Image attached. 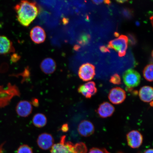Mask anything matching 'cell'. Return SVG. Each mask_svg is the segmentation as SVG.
Segmentation results:
<instances>
[{
  "label": "cell",
  "instance_id": "cell-7",
  "mask_svg": "<svg viewBox=\"0 0 153 153\" xmlns=\"http://www.w3.org/2000/svg\"><path fill=\"white\" fill-rule=\"evenodd\" d=\"M128 146L133 149L138 148L142 144L143 137L142 134L137 130H133L126 135Z\"/></svg>",
  "mask_w": 153,
  "mask_h": 153
},
{
  "label": "cell",
  "instance_id": "cell-3",
  "mask_svg": "<svg viewBox=\"0 0 153 153\" xmlns=\"http://www.w3.org/2000/svg\"><path fill=\"white\" fill-rule=\"evenodd\" d=\"M128 38L127 36L120 35L118 38L111 41L108 46V48L113 49L118 53L120 57L125 56L128 48Z\"/></svg>",
  "mask_w": 153,
  "mask_h": 153
},
{
  "label": "cell",
  "instance_id": "cell-20",
  "mask_svg": "<svg viewBox=\"0 0 153 153\" xmlns=\"http://www.w3.org/2000/svg\"><path fill=\"white\" fill-rule=\"evenodd\" d=\"M110 82L114 85H119L121 84V78L118 74H114L111 76Z\"/></svg>",
  "mask_w": 153,
  "mask_h": 153
},
{
  "label": "cell",
  "instance_id": "cell-6",
  "mask_svg": "<svg viewBox=\"0 0 153 153\" xmlns=\"http://www.w3.org/2000/svg\"><path fill=\"white\" fill-rule=\"evenodd\" d=\"M108 98L113 104H121L126 98V92L123 89L120 87L112 88L109 93Z\"/></svg>",
  "mask_w": 153,
  "mask_h": 153
},
{
  "label": "cell",
  "instance_id": "cell-22",
  "mask_svg": "<svg viewBox=\"0 0 153 153\" xmlns=\"http://www.w3.org/2000/svg\"><path fill=\"white\" fill-rule=\"evenodd\" d=\"M90 39V36L88 34H85L83 35L79 40V43L82 45H85L88 42Z\"/></svg>",
  "mask_w": 153,
  "mask_h": 153
},
{
  "label": "cell",
  "instance_id": "cell-11",
  "mask_svg": "<svg viewBox=\"0 0 153 153\" xmlns=\"http://www.w3.org/2000/svg\"><path fill=\"white\" fill-rule=\"evenodd\" d=\"M30 37L34 43L40 44L45 42L46 34L44 29L38 26L34 27L30 32Z\"/></svg>",
  "mask_w": 153,
  "mask_h": 153
},
{
  "label": "cell",
  "instance_id": "cell-9",
  "mask_svg": "<svg viewBox=\"0 0 153 153\" xmlns=\"http://www.w3.org/2000/svg\"><path fill=\"white\" fill-rule=\"evenodd\" d=\"M54 139L50 134L42 133L38 136L37 143L40 148L47 150L52 148L54 145Z\"/></svg>",
  "mask_w": 153,
  "mask_h": 153
},
{
  "label": "cell",
  "instance_id": "cell-31",
  "mask_svg": "<svg viewBox=\"0 0 153 153\" xmlns=\"http://www.w3.org/2000/svg\"><path fill=\"white\" fill-rule=\"evenodd\" d=\"M117 1L118 2V3H123L126 2L127 1Z\"/></svg>",
  "mask_w": 153,
  "mask_h": 153
},
{
  "label": "cell",
  "instance_id": "cell-14",
  "mask_svg": "<svg viewBox=\"0 0 153 153\" xmlns=\"http://www.w3.org/2000/svg\"><path fill=\"white\" fill-rule=\"evenodd\" d=\"M40 68L44 74H51L53 73L56 70V63L53 59L47 57L42 61Z\"/></svg>",
  "mask_w": 153,
  "mask_h": 153
},
{
  "label": "cell",
  "instance_id": "cell-17",
  "mask_svg": "<svg viewBox=\"0 0 153 153\" xmlns=\"http://www.w3.org/2000/svg\"><path fill=\"white\" fill-rule=\"evenodd\" d=\"M32 123L36 127L38 128H43L46 125L47 119L45 114L42 113H37L34 115L32 120Z\"/></svg>",
  "mask_w": 153,
  "mask_h": 153
},
{
  "label": "cell",
  "instance_id": "cell-28",
  "mask_svg": "<svg viewBox=\"0 0 153 153\" xmlns=\"http://www.w3.org/2000/svg\"><path fill=\"white\" fill-rule=\"evenodd\" d=\"M143 153H153V150L152 149H148V150L145 151Z\"/></svg>",
  "mask_w": 153,
  "mask_h": 153
},
{
  "label": "cell",
  "instance_id": "cell-32",
  "mask_svg": "<svg viewBox=\"0 0 153 153\" xmlns=\"http://www.w3.org/2000/svg\"><path fill=\"white\" fill-rule=\"evenodd\" d=\"M114 35L116 37H118L119 36V34L117 32H115V33H114Z\"/></svg>",
  "mask_w": 153,
  "mask_h": 153
},
{
  "label": "cell",
  "instance_id": "cell-5",
  "mask_svg": "<svg viewBox=\"0 0 153 153\" xmlns=\"http://www.w3.org/2000/svg\"><path fill=\"white\" fill-rule=\"evenodd\" d=\"M78 75L80 79L83 81H90L95 75V67L89 63L82 65L78 70Z\"/></svg>",
  "mask_w": 153,
  "mask_h": 153
},
{
  "label": "cell",
  "instance_id": "cell-8",
  "mask_svg": "<svg viewBox=\"0 0 153 153\" xmlns=\"http://www.w3.org/2000/svg\"><path fill=\"white\" fill-rule=\"evenodd\" d=\"M78 91L87 99H91L97 93V89L94 82L89 81L79 86Z\"/></svg>",
  "mask_w": 153,
  "mask_h": 153
},
{
  "label": "cell",
  "instance_id": "cell-15",
  "mask_svg": "<svg viewBox=\"0 0 153 153\" xmlns=\"http://www.w3.org/2000/svg\"><path fill=\"white\" fill-rule=\"evenodd\" d=\"M14 51V48L10 40L5 36L0 35V55L8 54Z\"/></svg>",
  "mask_w": 153,
  "mask_h": 153
},
{
  "label": "cell",
  "instance_id": "cell-24",
  "mask_svg": "<svg viewBox=\"0 0 153 153\" xmlns=\"http://www.w3.org/2000/svg\"><path fill=\"white\" fill-rule=\"evenodd\" d=\"M61 130L63 132L65 133L68 132L69 130L68 124L67 123L63 124L61 127Z\"/></svg>",
  "mask_w": 153,
  "mask_h": 153
},
{
  "label": "cell",
  "instance_id": "cell-2",
  "mask_svg": "<svg viewBox=\"0 0 153 153\" xmlns=\"http://www.w3.org/2000/svg\"><path fill=\"white\" fill-rule=\"evenodd\" d=\"M66 136H62L60 143L53 145L51 153H87V148L85 143L80 142L74 144L66 141Z\"/></svg>",
  "mask_w": 153,
  "mask_h": 153
},
{
  "label": "cell",
  "instance_id": "cell-33",
  "mask_svg": "<svg viewBox=\"0 0 153 153\" xmlns=\"http://www.w3.org/2000/svg\"><path fill=\"white\" fill-rule=\"evenodd\" d=\"M150 105L151 106H152L153 105V102L152 101V102H150Z\"/></svg>",
  "mask_w": 153,
  "mask_h": 153
},
{
  "label": "cell",
  "instance_id": "cell-23",
  "mask_svg": "<svg viewBox=\"0 0 153 153\" xmlns=\"http://www.w3.org/2000/svg\"><path fill=\"white\" fill-rule=\"evenodd\" d=\"M129 39L130 44L131 45H134L136 43V39L133 35L130 34L129 36Z\"/></svg>",
  "mask_w": 153,
  "mask_h": 153
},
{
  "label": "cell",
  "instance_id": "cell-10",
  "mask_svg": "<svg viewBox=\"0 0 153 153\" xmlns=\"http://www.w3.org/2000/svg\"><path fill=\"white\" fill-rule=\"evenodd\" d=\"M77 130L82 137H87L93 135L95 132V127L91 122L87 120H82L78 126Z\"/></svg>",
  "mask_w": 153,
  "mask_h": 153
},
{
  "label": "cell",
  "instance_id": "cell-29",
  "mask_svg": "<svg viewBox=\"0 0 153 153\" xmlns=\"http://www.w3.org/2000/svg\"><path fill=\"white\" fill-rule=\"evenodd\" d=\"M79 48L80 47L79 45H76L75 46V47H74V49L76 51H77L79 49Z\"/></svg>",
  "mask_w": 153,
  "mask_h": 153
},
{
  "label": "cell",
  "instance_id": "cell-4",
  "mask_svg": "<svg viewBox=\"0 0 153 153\" xmlns=\"http://www.w3.org/2000/svg\"><path fill=\"white\" fill-rule=\"evenodd\" d=\"M123 81L126 87L129 89L137 87L140 84L141 77L136 71L129 69L124 73Z\"/></svg>",
  "mask_w": 153,
  "mask_h": 153
},
{
  "label": "cell",
  "instance_id": "cell-1",
  "mask_svg": "<svg viewBox=\"0 0 153 153\" xmlns=\"http://www.w3.org/2000/svg\"><path fill=\"white\" fill-rule=\"evenodd\" d=\"M16 18L21 25L28 27L37 18L39 10L36 3L33 2L23 1L14 7Z\"/></svg>",
  "mask_w": 153,
  "mask_h": 153
},
{
  "label": "cell",
  "instance_id": "cell-21",
  "mask_svg": "<svg viewBox=\"0 0 153 153\" xmlns=\"http://www.w3.org/2000/svg\"><path fill=\"white\" fill-rule=\"evenodd\" d=\"M88 153H110L105 148H93L90 150Z\"/></svg>",
  "mask_w": 153,
  "mask_h": 153
},
{
  "label": "cell",
  "instance_id": "cell-26",
  "mask_svg": "<svg viewBox=\"0 0 153 153\" xmlns=\"http://www.w3.org/2000/svg\"><path fill=\"white\" fill-rule=\"evenodd\" d=\"M31 103L32 105H33L35 107H37L39 106V101L37 99L33 98L32 99Z\"/></svg>",
  "mask_w": 153,
  "mask_h": 153
},
{
  "label": "cell",
  "instance_id": "cell-27",
  "mask_svg": "<svg viewBox=\"0 0 153 153\" xmlns=\"http://www.w3.org/2000/svg\"><path fill=\"white\" fill-rule=\"evenodd\" d=\"M93 3L95 4H99L102 3L104 1H93Z\"/></svg>",
  "mask_w": 153,
  "mask_h": 153
},
{
  "label": "cell",
  "instance_id": "cell-13",
  "mask_svg": "<svg viewBox=\"0 0 153 153\" xmlns=\"http://www.w3.org/2000/svg\"><path fill=\"white\" fill-rule=\"evenodd\" d=\"M115 110L114 107L111 103L104 102L99 105L97 112L100 117L105 118L111 116L114 114Z\"/></svg>",
  "mask_w": 153,
  "mask_h": 153
},
{
  "label": "cell",
  "instance_id": "cell-12",
  "mask_svg": "<svg viewBox=\"0 0 153 153\" xmlns=\"http://www.w3.org/2000/svg\"><path fill=\"white\" fill-rule=\"evenodd\" d=\"M33 107L31 102L27 100H22L18 103L16 108L17 114L22 117H26L32 113Z\"/></svg>",
  "mask_w": 153,
  "mask_h": 153
},
{
  "label": "cell",
  "instance_id": "cell-25",
  "mask_svg": "<svg viewBox=\"0 0 153 153\" xmlns=\"http://www.w3.org/2000/svg\"><path fill=\"white\" fill-rule=\"evenodd\" d=\"M100 51L102 53H110V51L108 47L105 46H102L100 48Z\"/></svg>",
  "mask_w": 153,
  "mask_h": 153
},
{
  "label": "cell",
  "instance_id": "cell-30",
  "mask_svg": "<svg viewBox=\"0 0 153 153\" xmlns=\"http://www.w3.org/2000/svg\"><path fill=\"white\" fill-rule=\"evenodd\" d=\"M104 2L105 3L107 4H110L111 3V1H104Z\"/></svg>",
  "mask_w": 153,
  "mask_h": 153
},
{
  "label": "cell",
  "instance_id": "cell-18",
  "mask_svg": "<svg viewBox=\"0 0 153 153\" xmlns=\"http://www.w3.org/2000/svg\"><path fill=\"white\" fill-rule=\"evenodd\" d=\"M153 65L152 64L147 65L143 70V77L145 79L149 82L153 81Z\"/></svg>",
  "mask_w": 153,
  "mask_h": 153
},
{
  "label": "cell",
  "instance_id": "cell-19",
  "mask_svg": "<svg viewBox=\"0 0 153 153\" xmlns=\"http://www.w3.org/2000/svg\"><path fill=\"white\" fill-rule=\"evenodd\" d=\"M17 153H33V152L32 149L28 145H23L19 147Z\"/></svg>",
  "mask_w": 153,
  "mask_h": 153
},
{
  "label": "cell",
  "instance_id": "cell-16",
  "mask_svg": "<svg viewBox=\"0 0 153 153\" xmlns=\"http://www.w3.org/2000/svg\"><path fill=\"white\" fill-rule=\"evenodd\" d=\"M139 96L140 99L143 102L150 103L153 100V88L150 86H143L139 90Z\"/></svg>",
  "mask_w": 153,
  "mask_h": 153
}]
</instances>
